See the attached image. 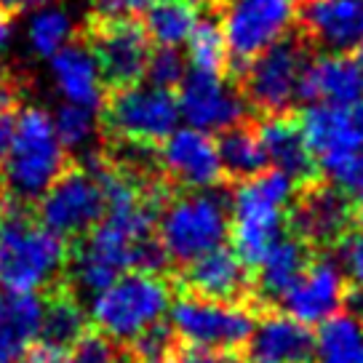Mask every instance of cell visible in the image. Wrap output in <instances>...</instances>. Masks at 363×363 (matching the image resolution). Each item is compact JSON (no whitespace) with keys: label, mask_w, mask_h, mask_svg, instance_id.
Instances as JSON below:
<instances>
[{"label":"cell","mask_w":363,"mask_h":363,"mask_svg":"<svg viewBox=\"0 0 363 363\" xmlns=\"http://www.w3.org/2000/svg\"><path fill=\"white\" fill-rule=\"evenodd\" d=\"M169 326L174 337L187 347H222L235 350L246 345L254 329V313L235 299H208L201 294H187L171 299Z\"/></svg>","instance_id":"8992f818"},{"label":"cell","mask_w":363,"mask_h":363,"mask_svg":"<svg viewBox=\"0 0 363 363\" xmlns=\"http://www.w3.org/2000/svg\"><path fill=\"white\" fill-rule=\"evenodd\" d=\"M198 22H201L198 9L190 0H155L145 11L142 27L147 33L150 43L179 48L190 38Z\"/></svg>","instance_id":"484cf974"},{"label":"cell","mask_w":363,"mask_h":363,"mask_svg":"<svg viewBox=\"0 0 363 363\" xmlns=\"http://www.w3.org/2000/svg\"><path fill=\"white\" fill-rule=\"evenodd\" d=\"M299 13V0H225L222 35L227 54L249 62L272 43L289 38Z\"/></svg>","instance_id":"30bf717a"},{"label":"cell","mask_w":363,"mask_h":363,"mask_svg":"<svg viewBox=\"0 0 363 363\" xmlns=\"http://www.w3.org/2000/svg\"><path fill=\"white\" fill-rule=\"evenodd\" d=\"M160 169L187 190H214L222 182V160L216 139L193 125H177L158 150Z\"/></svg>","instance_id":"5bb4252c"},{"label":"cell","mask_w":363,"mask_h":363,"mask_svg":"<svg viewBox=\"0 0 363 363\" xmlns=\"http://www.w3.org/2000/svg\"><path fill=\"white\" fill-rule=\"evenodd\" d=\"M67 243L22 203H0V289L30 291L57 286L67 270Z\"/></svg>","instance_id":"6da1fadb"},{"label":"cell","mask_w":363,"mask_h":363,"mask_svg":"<svg viewBox=\"0 0 363 363\" xmlns=\"http://www.w3.org/2000/svg\"><path fill=\"white\" fill-rule=\"evenodd\" d=\"M75 35L72 13L62 6H35L27 22V40L38 57L51 59Z\"/></svg>","instance_id":"83f0119b"},{"label":"cell","mask_w":363,"mask_h":363,"mask_svg":"<svg viewBox=\"0 0 363 363\" xmlns=\"http://www.w3.org/2000/svg\"><path fill=\"white\" fill-rule=\"evenodd\" d=\"M296 19L323 51L347 54L363 43V0H299Z\"/></svg>","instance_id":"2e32d148"},{"label":"cell","mask_w":363,"mask_h":363,"mask_svg":"<svg viewBox=\"0 0 363 363\" xmlns=\"http://www.w3.org/2000/svg\"><path fill=\"white\" fill-rule=\"evenodd\" d=\"M86 331V313L78 305V299L69 294L51 296V302H43V318H40V340L59 345V347H69Z\"/></svg>","instance_id":"f1b7e54d"},{"label":"cell","mask_w":363,"mask_h":363,"mask_svg":"<svg viewBox=\"0 0 363 363\" xmlns=\"http://www.w3.org/2000/svg\"><path fill=\"white\" fill-rule=\"evenodd\" d=\"M313 337L318 363H363V320L352 313H334Z\"/></svg>","instance_id":"d4e9b609"},{"label":"cell","mask_w":363,"mask_h":363,"mask_svg":"<svg viewBox=\"0 0 363 363\" xmlns=\"http://www.w3.org/2000/svg\"><path fill=\"white\" fill-rule=\"evenodd\" d=\"M227 233V201L211 190H187L158 211V240L169 262L190 264L206 251L225 246Z\"/></svg>","instance_id":"5b68a950"},{"label":"cell","mask_w":363,"mask_h":363,"mask_svg":"<svg viewBox=\"0 0 363 363\" xmlns=\"http://www.w3.org/2000/svg\"><path fill=\"white\" fill-rule=\"evenodd\" d=\"M16 102V86L13 80L0 69V113H9V107Z\"/></svg>","instance_id":"ab89813d"},{"label":"cell","mask_w":363,"mask_h":363,"mask_svg":"<svg viewBox=\"0 0 363 363\" xmlns=\"http://www.w3.org/2000/svg\"><path fill=\"white\" fill-rule=\"evenodd\" d=\"M67 169V150L59 142L51 115L40 107H24L11 128L3 163V187L16 203H33Z\"/></svg>","instance_id":"3957f363"},{"label":"cell","mask_w":363,"mask_h":363,"mask_svg":"<svg viewBox=\"0 0 363 363\" xmlns=\"http://www.w3.org/2000/svg\"><path fill=\"white\" fill-rule=\"evenodd\" d=\"M187 75V59L179 54V48H171V45H158L155 51H150L147 69H145V78H150L152 86L160 89H177L182 83V78Z\"/></svg>","instance_id":"1f68e13d"},{"label":"cell","mask_w":363,"mask_h":363,"mask_svg":"<svg viewBox=\"0 0 363 363\" xmlns=\"http://www.w3.org/2000/svg\"><path fill=\"white\" fill-rule=\"evenodd\" d=\"M302 96L313 104L350 107L363 99V67L347 54L326 51L307 62L302 75Z\"/></svg>","instance_id":"ac0fdd59"},{"label":"cell","mask_w":363,"mask_h":363,"mask_svg":"<svg viewBox=\"0 0 363 363\" xmlns=\"http://www.w3.org/2000/svg\"><path fill=\"white\" fill-rule=\"evenodd\" d=\"M294 201V179L284 171H259L257 177L243 179L227 203L230 214V238L233 251L246 267H254L272 240L284 235L289 208Z\"/></svg>","instance_id":"7a4b0ae2"},{"label":"cell","mask_w":363,"mask_h":363,"mask_svg":"<svg viewBox=\"0 0 363 363\" xmlns=\"http://www.w3.org/2000/svg\"><path fill=\"white\" fill-rule=\"evenodd\" d=\"M340 187H342V190H350V193H352V201H350L352 219H358V222L363 225V155L355 160V166L347 171V177L342 179Z\"/></svg>","instance_id":"8d00e7d4"},{"label":"cell","mask_w":363,"mask_h":363,"mask_svg":"<svg viewBox=\"0 0 363 363\" xmlns=\"http://www.w3.org/2000/svg\"><path fill=\"white\" fill-rule=\"evenodd\" d=\"M216 150H219L222 171L230 174L233 179L243 182L267 169V155H264V147H262L257 128H246V125L240 123L227 128L219 136Z\"/></svg>","instance_id":"4316f807"},{"label":"cell","mask_w":363,"mask_h":363,"mask_svg":"<svg viewBox=\"0 0 363 363\" xmlns=\"http://www.w3.org/2000/svg\"><path fill=\"white\" fill-rule=\"evenodd\" d=\"M307 51L296 40H278L262 54L249 59L246 67V102L267 115L286 113L296 99H302V75L307 67Z\"/></svg>","instance_id":"8fae6325"},{"label":"cell","mask_w":363,"mask_h":363,"mask_svg":"<svg viewBox=\"0 0 363 363\" xmlns=\"http://www.w3.org/2000/svg\"><path fill=\"white\" fill-rule=\"evenodd\" d=\"M355 62H358V65L363 67V43L358 45V48H355Z\"/></svg>","instance_id":"f6af8a7d"},{"label":"cell","mask_w":363,"mask_h":363,"mask_svg":"<svg viewBox=\"0 0 363 363\" xmlns=\"http://www.w3.org/2000/svg\"><path fill=\"white\" fill-rule=\"evenodd\" d=\"M179 363H243L233 350L222 347H187Z\"/></svg>","instance_id":"74e56055"},{"label":"cell","mask_w":363,"mask_h":363,"mask_svg":"<svg viewBox=\"0 0 363 363\" xmlns=\"http://www.w3.org/2000/svg\"><path fill=\"white\" fill-rule=\"evenodd\" d=\"M13 118L9 113H0V169L6 163V152H9V142H11Z\"/></svg>","instance_id":"60d3db41"},{"label":"cell","mask_w":363,"mask_h":363,"mask_svg":"<svg viewBox=\"0 0 363 363\" xmlns=\"http://www.w3.org/2000/svg\"><path fill=\"white\" fill-rule=\"evenodd\" d=\"M246 345V363H307L313 355V334L289 313L254 320Z\"/></svg>","instance_id":"ffe728a7"},{"label":"cell","mask_w":363,"mask_h":363,"mask_svg":"<svg viewBox=\"0 0 363 363\" xmlns=\"http://www.w3.org/2000/svg\"><path fill=\"white\" fill-rule=\"evenodd\" d=\"M142 363H179V361H174V358H169V355H163V358H152V361H142Z\"/></svg>","instance_id":"ee69618b"},{"label":"cell","mask_w":363,"mask_h":363,"mask_svg":"<svg viewBox=\"0 0 363 363\" xmlns=\"http://www.w3.org/2000/svg\"><path fill=\"white\" fill-rule=\"evenodd\" d=\"M40 318L43 299L38 294L0 289V363H19L40 334Z\"/></svg>","instance_id":"7402d4cb"},{"label":"cell","mask_w":363,"mask_h":363,"mask_svg":"<svg viewBox=\"0 0 363 363\" xmlns=\"http://www.w3.org/2000/svg\"><path fill=\"white\" fill-rule=\"evenodd\" d=\"M19 363H69V355H67V347H59V345L40 340V342H33L22 352Z\"/></svg>","instance_id":"d590c367"},{"label":"cell","mask_w":363,"mask_h":363,"mask_svg":"<svg viewBox=\"0 0 363 363\" xmlns=\"http://www.w3.org/2000/svg\"><path fill=\"white\" fill-rule=\"evenodd\" d=\"M104 110V123L121 142L158 145L179 125V104L171 89L152 83H128L115 91Z\"/></svg>","instance_id":"ba28073f"},{"label":"cell","mask_w":363,"mask_h":363,"mask_svg":"<svg viewBox=\"0 0 363 363\" xmlns=\"http://www.w3.org/2000/svg\"><path fill=\"white\" fill-rule=\"evenodd\" d=\"M190 3H193V6H201V3H208V0H190Z\"/></svg>","instance_id":"bcb514c9"},{"label":"cell","mask_w":363,"mask_h":363,"mask_svg":"<svg viewBox=\"0 0 363 363\" xmlns=\"http://www.w3.org/2000/svg\"><path fill=\"white\" fill-rule=\"evenodd\" d=\"M104 190L94 163L65 169L38 198V219L59 238H83L102 222Z\"/></svg>","instance_id":"9c48e42d"},{"label":"cell","mask_w":363,"mask_h":363,"mask_svg":"<svg viewBox=\"0 0 363 363\" xmlns=\"http://www.w3.org/2000/svg\"><path fill=\"white\" fill-rule=\"evenodd\" d=\"M9 33H11V24H9V13L0 11V45H6V40H9Z\"/></svg>","instance_id":"7bdbcfd3"},{"label":"cell","mask_w":363,"mask_h":363,"mask_svg":"<svg viewBox=\"0 0 363 363\" xmlns=\"http://www.w3.org/2000/svg\"><path fill=\"white\" fill-rule=\"evenodd\" d=\"M35 6H40V0H0V11L3 13H27Z\"/></svg>","instance_id":"b9f144b4"},{"label":"cell","mask_w":363,"mask_h":363,"mask_svg":"<svg viewBox=\"0 0 363 363\" xmlns=\"http://www.w3.org/2000/svg\"><path fill=\"white\" fill-rule=\"evenodd\" d=\"M171 307V286L160 272L128 270L91 296L89 315L113 342H131L160 323Z\"/></svg>","instance_id":"277c9868"},{"label":"cell","mask_w":363,"mask_h":363,"mask_svg":"<svg viewBox=\"0 0 363 363\" xmlns=\"http://www.w3.org/2000/svg\"><path fill=\"white\" fill-rule=\"evenodd\" d=\"M131 345V350L139 361H152V358H163V355H169L171 345H174V331H171L169 323H155V326H150L145 329L142 334H136L134 340L128 342Z\"/></svg>","instance_id":"836d02e7"},{"label":"cell","mask_w":363,"mask_h":363,"mask_svg":"<svg viewBox=\"0 0 363 363\" xmlns=\"http://www.w3.org/2000/svg\"><path fill=\"white\" fill-rule=\"evenodd\" d=\"M184 281L193 289V294L208 299H238L249 284L243 259L227 246H216L190 262Z\"/></svg>","instance_id":"603a6c76"},{"label":"cell","mask_w":363,"mask_h":363,"mask_svg":"<svg viewBox=\"0 0 363 363\" xmlns=\"http://www.w3.org/2000/svg\"><path fill=\"white\" fill-rule=\"evenodd\" d=\"M347 296V281L345 270L334 259L320 257L315 262H307L302 275L296 278V284L286 291L281 299L286 313L296 318L305 326H318L334 313H340Z\"/></svg>","instance_id":"9a60e30c"},{"label":"cell","mask_w":363,"mask_h":363,"mask_svg":"<svg viewBox=\"0 0 363 363\" xmlns=\"http://www.w3.org/2000/svg\"><path fill=\"white\" fill-rule=\"evenodd\" d=\"M299 128L315 169H320L337 187L363 155V99L350 107L313 104L307 107Z\"/></svg>","instance_id":"52a82bcc"},{"label":"cell","mask_w":363,"mask_h":363,"mask_svg":"<svg viewBox=\"0 0 363 363\" xmlns=\"http://www.w3.org/2000/svg\"><path fill=\"white\" fill-rule=\"evenodd\" d=\"M155 0H96V9L102 16H134L145 13Z\"/></svg>","instance_id":"f35d334b"},{"label":"cell","mask_w":363,"mask_h":363,"mask_svg":"<svg viewBox=\"0 0 363 363\" xmlns=\"http://www.w3.org/2000/svg\"><path fill=\"white\" fill-rule=\"evenodd\" d=\"M51 78L65 102L99 110L104 104V75L89 43L69 40L51 57Z\"/></svg>","instance_id":"d6986e66"},{"label":"cell","mask_w":363,"mask_h":363,"mask_svg":"<svg viewBox=\"0 0 363 363\" xmlns=\"http://www.w3.org/2000/svg\"><path fill=\"white\" fill-rule=\"evenodd\" d=\"M294 233L305 243L331 246L340 243L352 222V208L345 193L334 187H310L289 208Z\"/></svg>","instance_id":"e0dca14e"},{"label":"cell","mask_w":363,"mask_h":363,"mask_svg":"<svg viewBox=\"0 0 363 363\" xmlns=\"http://www.w3.org/2000/svg\"><path fill=\"white\" fill-rule=\"evenodd\" d=\"M340 267L347 272V278H352L363 289V233H355V235L340 240Z\"/></svg>","instance_id":"e575fe53"},{"label":"cell","mask_w":363,"mask_h":363,"mask_svg":"<svg viewBox=\"0 0 363 363\" xmlns=\"http://www.w3.org/2000/svg\"><path fill=\"white\" fill-rule=\"evenodd\" d=\"M187 45V62L193 69L201 72H222L227 65V43L222 27L214 22H198L190 38L184 40Z\"/></svg>","instance_id":"4dcf8cb0"},{"label":"cell","mask_w":363,"mask_h":363,"mask_svg":"<svg viewBox=\"0 0 363 363\" xmlns=\"http://www.w3.org/2000/svg\"><path fill=\"white\" fill-rule=\"evenodd\" d=\"M69 363H121L118 342L104 337L102 331H83L69 345Z\"/></svg>","instance_id":"d6a6232c"},{"label":"cell","mask_w":363,"mask_h":363,"mask_svg":"<svg viewBox=\"0 0 363 363\" xmlns=\"http://www.w3.org/2000/svg\"><path fill=\"white\" fill-rule=\"evenodd\" d=\"M89 45L99 62L104 83L115 89L145 78L150 59V38L131 16H99L91 24Z\"/></svg>","instance_id":"4fadbf2b"},{"label":"cell","mask_w":363,"mask_h":363,"mask_svg":"<svg viewBox=\"0 0 363 363\" xmlns=\"http://www.w3.org/2000/svg\"><path fill=\"white\" fill-rule=\"evenodd\" d=\"M179 118L193 128L222 134L238 125L249 115V102L235 86H230L222 72H187L177 86Z\"/></svg>","instance_id":"7c38bea8"},{"label":"cell","mask_w":363,"mask_h":363,"mask_svg":"<svg viewBox=\"0 0 363 363\" xmlns=\"http://www.w3.org/2000/svg\"><path fill=\"white\" fill-rule=\"evenodd\" d=\"M259 142L267 155V166L284 171L294 182H310L315 174V163L307 150L305 134L299 128V121H291L281 115H267L257 128Z\"/></svg>","instance_id":"44dd1931"},{"label":"cell","mask_w":363,"mask_h":363,"mask_svg":"<svg viewBox=\"0 0 363 363\" xmlns=\"http://www.w3.org/2000/svg\"><path fill=\"white\" fill-rule=\"evenodd\" d=\"M54 128H57L59 142L65 145L67 152H83L91 150L99 134V110L83 107V104L65 102L57 113L51 115Z\"/></svg>","instance_id":"f546056e"},{"label":"cell","mask_w":363,"mask_h":363,"mask_svg":"<svg viewBox=\"0 0 363 363\" xmlns=\"http://www.w3.org/2000/svg\"><path fill=\"white\" fill-rule=\"evenodd\" d=\"M310 262V243L299 235H281L272 240V246L262 259L254 264L257 267V289L264 299L281 302L286 291L296 284V278Z\"/></svg>","instance_id":"cb8c5ba5"}]
</instances>
